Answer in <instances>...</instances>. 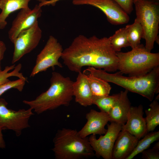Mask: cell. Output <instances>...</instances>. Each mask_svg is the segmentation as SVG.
<instances>
[{
    "mask_svg": "<svg viewBox=\"0 0 159 159\" xmlns=\"http://www.w3.org/2000/svg\"><path fill=\"white\" fill-rule=\"evenodd\" d=\"M42 7L36 4L32 9L29 7L21 9L13 21L8 32V37L13 43L21 32L32 26L41 17Z\"/></svg>",
    "mask_w": 159,
    "mask_h": 159,
    "instance_id": "cell-12",
    "label": "cell"
},
{
    "mask_svg": "<svg viewBox=\"0 0 159 159\" xmlns=\"http://www.w3.org/2000/svg\"><path fill=\"white\" fill-rule=\"evenodd\" d=\"M127 36V29L125 26L117 30L109 37L112 47L115 52H120L122 48L130 46Z\"/></svg>",
    "mask_w": 159,
    "mask_h": 159,
    "instance_id": "cell-23",
    "label": "cell"
},
{
    "mask_svg": "<svg viewBox=\"0 0 159 159\" xmlns=\"http://www.w3.org/2000/svg\"><path fill=\"white\" fill-rule=\"evenodd\" d=\"M159 95L149 105L150 108L145 110L147 133L153 131L159 125Z\"/></svg>",
    "mask_w": 159,
    "mask_h": 159,
    "instance_id": "cell-20",
    "label": "cell"
},
{
    "mask_svg": "<svg viewBox=\"0 0 159 159\" xmlns=\"http://www.w3.org/2000/svg\"><path fill=\"white\" fill-rule=\"evenodd\" d=\"M128 91H122L109 112L110 122H115L123 126L126 122L131 107L128 97Z\"/></svg>",
    "mask_w": 159,
    "mask_h": 159,
    "instance_id": "cell-17",
    "label": "cell"
},
{
    "mask_svg": "<svg viewBox=\"0 0 159 159\" xmlns=\"http://www.w3.org/2000/svg\"><path fill=\"white\" fill-rule=\"evenodd\" d=\"M128 14L133 10V0H113Z\"/></svg>",
    "mask_w": 159,
    "mask_h": 159,
    "instance_id": "cell-28",
    "label": "cell"
},
{
    "mask_svg": "<svg viewBox=\"0 0 159 159\" xmlns=\"http://www.w3.org/2000/svg\"><path fill=\"white\" fill-rule=\"evenodd\" d=\"M50 82L49 89L35 99L23 101L24 104L29 106L38 114L62 106H68L73 99V81L70 78L53 72Z\"/></svg>",
    "mask_w": 159,
    "mask_h": 159,
    "instance_id": "cell-3",
    "label": "cell"
},
{
    "mask_svg": "<svg viewBox=\"0 0 159 159\" xmlns=\"http://www.w3.org/2000/svg\"><path fill=\"white\" fill-rule=\"evenodd\" d=\"M8 103L0 98V127L2 130H11L16 136H20L22 130L30 127L29 121L34 114L30 108L16 111L7 107Z\"/></svg>",
    "mask_w": 159,
    "mask_h": 159,
    "instance_id": "cell-7",
    "label": "cell"
},
{
    "mask_svg": "<svg viewBox=\"0 0 159 159\" xmlns=\"http://www.w3.org/2000/svg\"><path fill=\"white\" fill-rule=\"evenodd\" d=\"M119 95V93L102 97H93V104L96 105L101 111L108 114Z\"/></svg>",
    "mask_w": 159,
    "mask_h": 159,
    "instance_id": "cell-24",
    "label": "cell"
},
{
    "mask_svg": "<svg viewBox=\"0 0 159 159\" xmlns=\"http://www.w3.org/2000/svg\"><path fill=\"white\" fill-rule=\"evenodd\" d=\"M72 4L76 5H90L99 9L112 25L126 24L130 20L128 14L113 0H73Z\"/></svg>",
    "mask_w": 159,
    "mask_h": 159,
    "instance_id": "cell-11",
    "label": "cell"
},
{
    "mask_svg": "<svg viewBox=\"0 0 159 159\" xmlns=\"http://www.w3.org/2000/svg\"><path fill=\"white\" fill-rule=\"evenodd\" d=\"M87 121L82 127L78 131L80 136L85 138L91 135H104L107 129L105 127L110 121L108 114L105 112H98L91 109L86 115Z\"/></svg>",
    "mask_w": 159,
    "mask_h": 159,
    "instance_id": "cell-13",
    "label": "cell"
},
{
    "mask_svg": "<svg viewBox=\"0 0 159 159\" xmlns=\"http://www.w3.org/2000/svg\"><path fill=\"white\" fill-rule=\"evenodd\" d=\"M37 0L40 2L38 5L40 7H42V6H49L50 5L52 6H54L57 2L62 0Z\"/></svg>",
    "mask_w": 159,
    "mask_h": 159,
    "instance_id": "cell-29",
    "label": "cell"
},
{
    "mask_svg": "<svg viewBox=\"0 0 159 159\" xmlns=\"http://www.w3.org/2000/svg\"><path fill=\"white\" fill-rule=\"evenodd\" d=\"M26 82V80L19 79L16 80L7 82L0 85V96L8 90L12 89H16L19 92L23 90Z\"/></svg>",
    "mask_w": 159,
    "mask_h": 159,
    "instance_id": "cell-26",
    "label": "cell"
},
{
    "mask_svg": "<svg viewBox=\"0 0 159 159\" xmlns=\"http://www.w3.org/2000/svg\"><path fill=\"white\" fill-rule=\"evenodd\" d=\"M72 87L73 96L76 102L85 107L93 104V96L85 74L82 72L78 73Z\"/></svg>",
    "mask_w": 159,
    "mask_h": 159,
    "instance_id": "cell-16",
    "label": "cell"
},
{
    "mask_svg": "<svg viewBox=\"0 0 159 159\" xmlns=\"http://www.w3.org/2000/svg\"><path fill=\"white\" fill-rule=\"evenodd\" d=\"M139 0H133V3L134 4L135 3V2H136V1H139ZM148 0V1H155V2H159V0Z\"/></svg>",
    "mask_w": 159,
    "mask_h": 159,
    "instance_id": "cell-32",
    "label": "cell"
},
{
    "mask_svg": "<svg viewBox=\"0 0 159 159\" xmlns=\"http://www.w3.org/2000/svg\"><path fill=\"white\" fill-rule=\"evenodd\" d=\"M53 142L52 150L56 159H82L95 155L88 137H82L75 130H59Z\"/></svg>",
    "mask_w": 159,
    "mask_h": 159,
    "instance_id": "cell-4",
    "label": "cell"
},
{
    "mask_svg": "<svg viewBox=\"0 0 159 159\" xmlns=\"http://www.w3.org/2000/svg\"><path fill=\"white\" fill-rule=\"evenodd\" d=\"M143 108L142 105L131 106L127 120L122 126L125 130L140 140L147 133L145 118L143 117Z\"/></svg>",
    "mask_w": 159,
    "mask_h": 159,
    "instance_id": "cell-14",
    "label": "cell"
},
{
    "mask_svg": "<svg viewBox=\"0 0 159 159\" xmlns=\"http://www.w3.org/2000/svg\"><path fill=\"white\" fill-rule=\"evenodd\" d=\"M83 72L90 74L108 82L136 93L152 101L159 92V66L143 76L127 77L119 72L110 73L101 69L88 67Z\"/></svg>",
    "mask_w": 159,
    "mask_h": 159,
    "instance_id": "cell-2",
    "label": "cell"
},
{
    "mask_svg": "<svg viewBox=\"0 0 159 159\" xmlns=\"http://www.w3.org/2000/svg\"><path fill=\"white\" fill-rule=\"evenodd\" d=\"M134 4L136 19L143 29L142 38L145 41V47L151 52L154 48L155 42L159 39V2L140 0Z\"/></svg>",
    "mask_w": 159,
    "mask_h": 159,
    "instance_id": "cell-6",
    "label": "cell"
},
{
    "mask_svg": "<svg viewBox=\"0 0 159 159\" xmlns=\"http://www.w3.org/2000/svg\"><path fill=\"white\" fill-rule=\"evenodd\" d=\"M86 74L93 97L109 95L112 87L108 82L91 74Z\"/></svg>",
    "mask_w": 159,
    "mask_h": 159,
    "instance_id": "cell-19",
    "label": "cell"
},
{
    "mask_svg": "<svg viewBox=\"0 0 159 159\" xmlns=\"http://www.w3.org/2000/svg\"><path fill=\"white\" fill-rule=\"evenodd\" d=\"M70 71L79 73L85 66L107 72L118 70V58L109 37H90L82 34L76 37L63 50L61 57Z\"/></svg>",
    "mask_w": 159,
    "mask_h": 159,
    "instance_id": "cell-1",
    "label": "cell"
},
{
    "mask_svg": "<svg viewBox=\"0 0 159 159\" xmlns=\"http://www.w3.org/2000/svg\"><path fill=\"white\" fill-rule=\"evenodd\" d=\"M21 67V63L18 64L16 66L15 64H13L10 66H6L3 70L0 71V85L9 81L10 80L8 78L11 77H16L28 81L22 73L20 72Z\"/></svg>",
    "mask_w": 159,
    "mask_h": 159,
    "instance_id": "cell-25",
    "label": "cell"
},
{
    "mask_svg": "<svg viewBox=\"0 0 159 159\" xmlns=\"http://www.w3.org/2000/svg\"><path fill=\"white\" fill-rule=\"evenodd\" d=\"M42 31L37 21L30 28L20 32L14 41L12 64L18 61L30 52L38 45L42 38Z\"/></svg>",
    "mask_w": 159,
    "mask_h": 159,
    "instance_id": "cell-10",
    "label": "cell"
},
{
    "mask_svg": "<svg viewBox=\"0 0 159 159\" xmlns=\"http://www.w3.org/2000/svg\"><path fill=\"white\" fill-rule=\"evenodd\" d=\"M63 50L57 39L52 36H49L44 47L37 56L30 77H33L50 67L54 69L57 66L62 68L59 59L61 57Z\"/></svg>",
    "mask_w": 159,
    "mask_h": 159,
    "instance_id": "cell-8",
    "label": "cell"
},
{
    "mask_svg": "<svg viewBox=\"0 0 159 159\" xmlns=\"http://www.w3.org/2000/svg\"><path fill=\"white\" fill-rule=\"evenodd\" d=\"M142 158L144 159H159V142L154 145L152 148L145 150L142 153Z\"/></svg>",
    "mask_w": 159,
    "mask_h": 159,
    "instance_id": "cell-27",
    "label": "cell"
},
{
    "mask_svg": "<svg viewBox=\"0 0 159 159\" xmlns=\"http://www.w3.org/2000/svg\"><path fill=\"white\" fill-rule=\"evenodd\" d=\"M127 29V39L130 46L134 48L140 44V40L143 38V30L142 27L135 18L134 22L126 26Z\"/></svg>",
    "mask_w": 159,
    "mask_h": 159,
    "instance_id": "cell-21",
    "label": "cell"
},
{
    "mask_svg": "<svg viewBox=\"0 0 159 159\" xmlns=\"http://www.w3.org/2000/svg\"><path fill=\"white\" fill-rule=\"evenodd\" d=\"M118 70L129 76L145 75L159 66V53L148 51L143 44L127 52H117Z\"/></svg>",
    "mask_w": 159,
    "mask_h": 159,
    "instance_id": "cell-5",
    "label": "cell"
},
{
    "mask_svg": "<svg viewBox=\"0 0 159 159\" xmlns=\"http://www.w3.org/2000/svg\"><path fill=\"white\" fill-rule=\"evenodd\" d=\"M6 49V47L4 43L0 40V71L1 70V61L3 58L4 53Z\"/></svg>",
    "mask_w": 159,
    "mask_h": 159,
    "instance_id": "cell-30",
    "label": "cell"
},
{
    "mask_svg": "<svg viewBox=\"0 0 159 159\" xmlns=\"http://www.w3.org/2000/svg\"><path fill=\"white\" fill-rule=\"evenodd\" d=\"M2 130L0 127V148L3 149L5 148L6 145L2 132Z\"/></svg>",
    "mask_w": 159,
    "mask_h": 159,
    "instance_id": "cell-31",
    "label": "cell"
},
{
    "mask_svg": "<svg viewBox=\"0 0 159 159\" xmlns=\"http://www.w3.org/2000/svg\"><path fill=\"white\" fill-rule=\"evenodd\" d=\"M31 0H0V29H4L7 24L6 19L9 15L18 10L29 7Z\"/></svg>",
    "mask_w": 159,
    "mask_h": 159,
    "instance_id": "cell-18",
    "label": "cell"
},
{
    "mask_svg": "<svg viewBox=\"0 0 159 159\" xmlns=\"http://www.w3.org/2000/svg\"><path fill=\"white\" fill-rule=\"evenodd\" d=\"M139 140L137 145L131 153L126 159H131L138 154L146 150L154 142L159 139V131L151 132L147 133Z\"/></svg>",
    "mask_w": 159,
    "mask_h": 159,
    "instance_id": "cell-22",
    "label": "cell"
},
{
    "mask_svg": "<svg viewBox=\"0 0 159 159\" xmlns=\"http://www.w3.org/2000/svg\"><path fill=\"white\" fill-rule=\"evenodd\" d=\"M139 140L127 131L121 130L113 146L112 159H126L134 150Z\"/></svg>",
    "mask_w": 159,
    "mask_h": 159,
    "instance_id": "cell-15",
    "label": "cell"
},
{
    "mask_svg": "<svg viewBox=\"0 0 159 159\" xmlns=\"http://www.w3.org/2000/svg\"><path fill=\"white\" fill-rule=\"evenodd\" d=\"M122 126L116 122H112L107 125V128L103 135L97 139L96 135H90L88 138L90 144L97 157L104 159H112L113 146Z\"/></svg>",
    "mask_w": 159,
    "mask_h": 159,
    "instance_id": "cell-9",
    "label": "cell"
}]
</instances>
